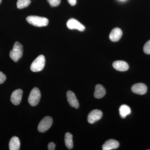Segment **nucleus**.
Returning a JSON list of instances; mask_svg holds the SVG:
<instances>
[{
	"label": "nucleus",
	"mask_w": 150,
	"mask_h": 150,
	"mask_svg": "<svg viewBox=\"0 0 150 150\" xmlns=\"http://www.w3.org/2000/svg\"><path fill=\"white\" fill-rule=\"evenodd\" d=\"M23 54V46L18 41L14 44L12 50L9 53V56L12 60L14 62H17L21 58Z\"/></svg>",
	"instance_id": "nucleus-2"
},
{
	"label": "nucleus",
	"mask_w": 150,
	"mask_h": 150,
	"mask_svg": "<svg viewBox=\"0 0 150 150\" xmlns=\"http://www.w3.org/2000/svg\"><path fill=\"white\" fill-rule=\"evenodd\" d=\"M30 0H17V7L18 9H23L27 7L30 4Z\"/></svg>",
	"instance_id": "nucleus-18"
},
{
	"label": "nucleus",
	"mask_w": 150,
	"mask_h": 150,
	"mask_svg": "<svg viewBox=\"0 0 150 150\" xmlns=\"http://www.w3.org/2000/svg\"><path fill=\"white\" fill-rule=\"evenodd\" d=\"M65 143L66 147L69 149L73 148V135L71 133L67 132L65 135Z\"/></svg>",
	"instance_id": "nucleus-17"
},
{
	"label": "nucleus",
	"mask_w": 150,
	"mask_h": 150,
	"mask_svg": "<svg viewBox=\"0 0 150 150\" xmlns=\"http://www.w3.org/2000/svg\"><path fill=\"white\" fill-rule=\"evenodd\" d=\"M47 1L51 7H54L59 5L61 0H47Z\"/></svg>",
	"instance_id": "nucleus-19"
},
{
	"label": "nucleus",
	"mask_w": 150,
	"mask_h": 150,
	"mask_svg": "<svg viewBox=\"0 0 150 150\" xmlns=\"http://www.w3.org/2000/svg\"><path fill=\"white\" fill-rule=\"evenodd\" d=\"M67 1L71 6H75L76 4V0H67Z\"/></svg>",
	"instance_id": "nucleus-23"
},
{
	"label": "nucleus",
	"mask_w": 150,
	"mask_h": 150,
	"mask_svg": "<svg viewBox=\"0 0 150 150\" xmlns=\"http://www.w3.org/2000/svg\"><path fill=\"white\" fill-rule=\"evenodd\" d=\"M2 1V0H0V4H1V3Z\"/></svg>",
	"instance_id": "nucleus-24"
},
{
	"label": "nucleus",
	"mask_w": 150,
	"mask_h": 150,
	"mask_svg": "<svg viewBox=\"0 0 150 150\" xmlns=\"http://www.w3.org/2000/svg\"><path fill=\"white\" fill-rule=\"evenodd\" d=\"M6 76L5 74H4L2 72L0 71V84L4 83L6 81Z\"/></svg>",
	"instance_id": "nucleus-21"
},
{
	"label": "nucleus",
	"mask_w": 150,
	"mask_h": 150,
	"mask_svg": "<svg viewBox=\"0 0 150 150\" xmlns=\"http://www.w3.org/2000/svg\"><path fill=\"white\" fill-rule=\"evenodd\" d=\"M67 26L70 29H77L79 31H83L85 28L76 20L71 18L67 23Z\"/></svg>",
	"instance_id": "nucleus-7"
},
{
	"label": "nucleus",
	"mask_w": 150,
	"mask_h": 150,
	"mask_svg": "<svg viewBox=\"0 0 150 150\" xmlns=\"http://www.w3.org/2000/svg\"><path fill=\"white\" fill-rule=\"evenodd\" d=\"M131 112V108L126 105H122L119 108V113L121 118H126V116L129 115Z\"/></svg>",
	"instance_id": "nucleus-16"
},
{
	"label": "nucleus",
	"mask_w": 150,
	"mask_h": 150,
	"mask_svg": "<svg viewBox=\"0 0 150 150\" xmlns=\"http://www.w3.org/2000/svg\"><path fill=\"white\" fill-rule=\"evenodd\" d=\"M102 116L103 112L101 110L97 109L93 110L89 113L88 116V121L89 123L93 124L100 120Z\"/></svg>",
	"instance_id": "nucleus-6"
},
{
	"label": "nucleus",
	"mask_w": 150,
	"mask_h": 150,
	"mask_svg": "<svg viewBox=\"0 0 150 150\" xmlns=\"http://www.w3.org/2000/svg\"><path fill=\"white\" fill-rule=\"evenodd\" d=\"M112 66L115 70L120 71H125L129 69L128 64L123 61H115L112 64Z\"/></svg>",
	"instance_id": "nucleus-13"
},
{
	"label": "nucleus",
	"mask_w": 150,
	"mask_h": 150,
	"mask_svg": "<svg viewBox=\"0 0 150 150\" xmlns=\"http://www.w3.org/2000/svg\"><path fill=\"white\" fill-rule=\"evenodd\" d=\"M122 30L118 28H113L109 35V38L112 42H117L121 39L122 36Z\"/></svg>",
	"instance_id": "nucleus-11"
},
{
	"label": "nucleus",
	"mask_w": 150,
	"mask_h": 150,
	"mask_svg": "<svg viewBox=\"0 0 150 150\" xmlns=\"http://www.w3.org/2000/svg\"><path fill=\"white\" fill-rule=\"evenodd\" d=\"M121 1H125V0H121Z\"/></svg>",
	"instance_id": "nucleus-25"
},
{
	"label": "nucleus",
	"mask_w": 150,
	"mask_h": 150,
	"mask_svg": "<svg viewBox=\"0 0 150 150\" xmlns=\"http://www.w3.org/2000/svg\"><path fill=\"white\" fill-rule=\"evenodd\" d=\"M119 144L118 142L114 139H109L106 141L102 146L103 150H111L118 148Z\"/></svg>",
	"instance_id": "nucleus-12"
},
{
	"label": "nucleus",
	"mask_w": 150,
	"mask_h": 150,
	"mask_svg": "<svg viewBox=\"0 0 150 150\" xmlns=\"http://www.w3.org/2000/svg\"><path fill=\"white\" fill-rule=\"evenodd\" d=\"M45 62L46 60L44 56L42 55H40L32 62L30 66V70L34 72L40 71L44 68Z\"/></svg>",
	"instance_id": "nucleus-3"
},
{
	"label": "nucleus",
	"mask_w": 150,
	"mask_h": 150,
	"mask_svg": "<svg viewBox=\"0 0 150 150\" xmlns=\"http://www.w3.org/2000/svg\"><path fill=\"white\" fill-rule=\"evenodd\" d=\"M23 91L18 89L14 91L11 97V101L15 105H18L21 101Z\"/></svg>",
	"instance_id": "nucleus-10"
},
{
	"label": "nucleus",
	"mask_w": 150,
	"mask_h": 150,
	"mask_svg": "<svg viewBox=\"0 0 150 150\" xmlns=\"http://www.w3.org/2000/svg\"><path fill=\"white\" fill-rule=\"evenodd\" d=\"M53 119L50 116L44 117L40 121L38 127L39 132L44 133L48 130L53 124Z\"/></svg>",
	"instance_id": "nucleus-5"
},
{
	"label": "nucleus",
	"mask_w": 150,
	"mask_h": 150,
	"mask_svg": "<svg viewBox=\"0 0 150 150\" xmlns=\"http://www.w3.org/2000/svg\"><path fill=\"white\" fill-rule=\"evenodd\" d=\"M144 51L145 54H150V40L145 43L144 47Z\"/></svg>",
	"instance_id": "nucleus-20"
},
{
	"label": "nucleus",
	"mask_w": 150,
	"mask_h": 150,
	"mask_svg": "<svg viewBox=\"0 0 150 150\" xmlns=\"http://www.w3.org/2000/svg\"><path fill=\"white\" fill-rule=\"evenodd\" d=\"M26 19L30 24L38 27L47 26L49 22L46 18L34 16H28Z\"/></svg>",
	"instance_id": "nucleus-1"
},
{
	"label": "nucleus",
	"mask_w": 150,
	"mask_h": 150,
	"mask_svg": "<svg viewBox=\"0 0 150 150\" xmlns=\"http://www.w3.org/2000/svg\"><path fill=\"white\" fill-rule=\"evenodd\" d=\"M56 147V145L53 142H50L48 144V150H54Z\"/></svg>",
	"instance_id": "nucleus-22"
},
{
	"label": "nucleus",
	"mask_w": 150,
	"mask_h": 150,
	"mask_svg": "<svg viewBox=\"0 0 150 150\" xmlns=\"http://www.w3.org/2000/svg\"><path fill=\"white\" fill-rule=\"evenodd\" d=\"M67 98L68 102L72 107L79 108V101L77 99L76 97L73 92L69 91L67 92Z\"/></svg>",
	"instance_id": "nucleus-9"
},
{
	"label": "nucleus",
	"mask_w": 150,
	"mask_h": 150,
	"mask_svg": "<svg viewBox=\"0 0 150 150\" xmlns=\"http://www.w3.org/2000/svg\"><path fill=\"white\" fill-rule=\"evenodd\" d=\"M10 150H18L20 147V142L17 137H13L11 139L9 144Z\"/></svg>",
	"instance_id": "nucleus-15"
},
{
	"label": "nucleus",
	"mask_w": 150,
	"mask_h": 150,
	"mask_svg": "<svg viewBox=\"0 0 150 150\" xmlns=\"http://www.w3.org/2000/svg\"><path fill=\"white\" fill-rule=\"evenodd\" d=\"M131 90L134 93L140 95H143L146 93L147 87L145 84L138 83L135 84L132 86Z\"/></svg>",
	"instance_id": "nucleus-8"
},
{
	"label": "nucleus",
	"mask_w": 150,
	"mask_h": 150,
	"mask_svg": "<svg viewBox=\"0 0 150 150\" xmlns=\"http://www.w3.org/2000/svg\"><path fill=\"white\" fill-rule=\"evenodd\" d=\"M106 93L105 89L104 87L100 84H98L96 86L94 96L95 98L98 99L101 98L104 96Z\"/></svg>",
	"instance_id": "nucleus-14"
},
{
	"label": "nucleus",
	"mask_w": 150,
	"mask_h": 150,
	"mask_svg": "<svg viewBox=\"0 0 150 150\" xmlns=\"http://www.w3.org/2000/svg\"><path fill=\"white\" fill-rule=\"evenodd\" d=\"M41 94L39 89L34 88L30 93L28 97V101L30 105L33 106L37 105L40 100Z\"/></svg>",
	"instance_id": "nucleus-4"
}]
</instances>
